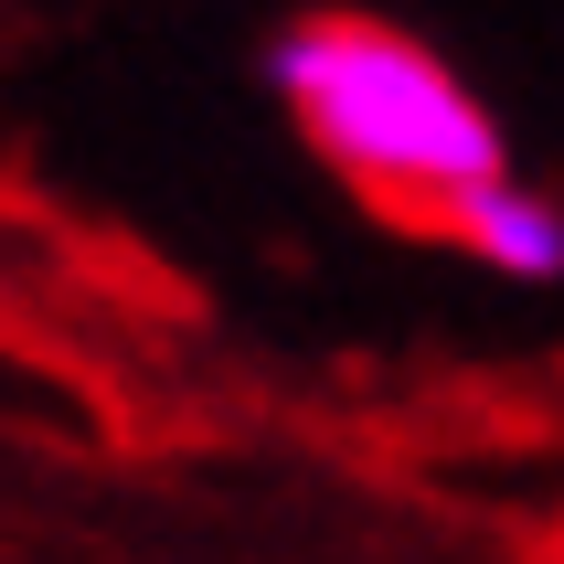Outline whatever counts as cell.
<instances>
[{
	"instance_id": "1",
	"label": "cell",
	"mask_w": 564,
	"mask_h": 564,
	"mask_svg": "<svg viewBox=\"0 0 564 564\" xmlns=\"http://www.w3.org/2000/svg\"><path fill=\"white\" fill-rule=\"evenodd\" d=\"M278 86L319 150L394 214L447 224L479 182H501V128L426 43L383 22H299L278 43Z\"/></svg>"
},
{
	"instance_id": "2",
	"label": "cell",
	"mask_w": 564,
	"mask_h": 564,
	"mask_svg": "<svg viewBox=\"0 0 564 564\" xmlns=\"http://www.w3.org/2000/svg\"><path fill=\"white\" fill-rule=\"evenodd\" d=\"M447 235H458L469 256H490L501 278H533V288L564 267V224H554V203H543V192H522L511 171H501V182H479L469 203H447Z\"/></svg>"
}]
</instances>
